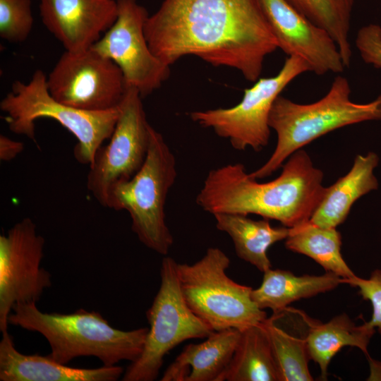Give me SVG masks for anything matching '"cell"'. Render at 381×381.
<instances>
[{
  "instance_id": "6da1fadb",
  "label": "cell",
  "mask_w": 381,
  "mask_h": 381,
  "mask_svg": "<svg viewBox=\"0 0 381 381\" xmlns=\"http://www.w3.org/2000/svg\"><path fill=\"white\" fill-rule=\"evenodd\" d=\"M144 31L153 54L169 66L193 55L250 82L278 48L260 0H164Z\"/></svg>"
},
{
  "instance_id": "52a82bcc",
  "label": "cell",
  "mask_w": 381,
  "mask_h": 381,
  "mask_svg": "<svg viewBox=\"0 0 381 381\" xmlns=\"http://www.w3.org/2000/svg\"><path fill=\"white\" fill-rule=\"evenodd\" d=\"M175 157L162 135L152 128L146 159L130 180L111 191L108 207L127 211L139 241L167 255L174 238L165 221V203L176 178Z\"/></svg>"
},
{
  "instance_id": "d6986e66",
  "label": "cell",
  "mask_w": 381,
  "mask_h": 381,
  "mask_svg": "<svg viewBox=\"0 0 381 381\" xmlns=\"http://www.w3.org/2000/svg\"><path fill=\"white\" fill-rule=\"evenodd\" d=\"M263 273L260 286L253 289L252 298L260 308H270L274 315L294 301L332 291L343 283L342 278L328 272L297 276L289 270L270 268Z\"/></svg>"
},
{
  "instance_id": "30bf717a",
  "label": "cell",
  "mask_w": 381,
  "mask_h": 381,
  "mask_svg": "<svg viewBox=\"0 0 381 381\" xmlns=\"http://www.w3.org/2000/svg\"><path fill=\"white\" fill-rule=\"evenodd\" d=\"M138 90L127 86L109 142L96 152L90 164L87 188L108 207L112 190L132 179L143 167L149 150L152 126Z\"/></svg>"
},
{
  "instance_id": "484cf974",
  "label": "cell",
  "mask_w": 381,
  "mask_h": 381,
  "mask_svg": "<svg viewBox=\"0 0 381 381\" xmlns=\"http://www.w3.org/2000/svg\"><path fill=\"white\" fill-rule=\"evenodd\" d=\"M34 18L31 0H0V37L12 43L24 42Z\"/></svg>"
},
{
  "instance_id": "cb8c5ba5",
  "label": "cell",
  "mask_w": 381,
  "mask_h": 381,
  "mask_svg": "<svg viewBox=\"0 0 381 381\" xmlns=\"http://www.w3.org/2000/svg\"><path fill=\"white\" fill-rule=\"evenodd\" d=\"M310 21L327 30L335 41L345 68L350 66L349 40L356 0H286Z\"/></svg>"
},
{
  "instance_id": "277c9868",
  "label": "cell",
  "mask_w": 381,
  "mask_h": 381,
  "mask_svg": "<svg viewBox=\"0 0 381 381\" xmlns=\"http://www.w3.org/2000/svg\"><path fill=\"white\" fill-rule=\"evenodd\" d=\"M349 82L338 75L327 93L310 104L294 102L282 95L271 109L269 125L277 135L274 150L260 168L249 173L255 179L272 175L296 151L342 127L367 121H381V95L366 104L351 101Z\"/></svg>"
},
{
  "instance_id": "3957f363",
  "label": "cell",
  "mask_w": 381,
  "mask_h": 381,
  "mask_svg": "<svg viewBox=\"0 0 381 381\" xmlns=\"http://www.w3.org/2000/svg\"><path fill=\"white\" fill-rule=\"evenodd\" d=\"M36 303L16 304L8 324L42 334L51 348L48 355L58 363L94 356L111 366L121 361L133 362L143 350L148 327L123 331L111 326L96 311L80 308L68 314L47 313Z\"/></svg>"
},
{
  "instance_id": "7a4b0ae2",
  "label": "cell",
  "mask_w": 381,
  "mask_h": 381,
  "mask_svg": "<svg viewBox=\"0 0 381 381\" xmlns=\"http://www.w3.org/2000/svg\"><path fill=\"white\" fill-rule=\"evenodd\" d=\"M281 174L258 182L241 163L210 170L196 197V203L212 215L231 213L260 215L292 228L308 221L325 190L323 172L300 149L283 164Z\"/></svg>"
},
{
  "instance_id": "e0dca14e",
  "label": "cell",
  "mask_w": 381,
  "mask_h": 381,
  "mask_svg": "<svg viewBox=\"0 0 381 381\" xmlns=\"http://www.w3.org/2000/svg\"><path fill=\"white\" fill-rule=\"evenodd\" d=\"M241 331L213 332L199 344L186 345L164 371L162 381H224Z\"/></svg>"
},
{
  "instance_id": "9c48e42d",
  "label": "cell",
  "mask_w": 381,
  "mask_h": 381,
  "mask_svg": "<svg viewBox=\"0 0 381 381\" xmlns=\"http://www.w3.org/2000/svg\"><path fill=\"white\" fill-rule=\"evenodd\" d=\"M308 71L310 68L303 59L289 56L277 75L258 78L252 87L245 89L236 105L194 111L189 116L199 126L228 140L233 148L243 151L250 147L260 152L269 143V116L275 99L292 80Z\"/></svg>"
},
{
  "instance_id": "4fadbf2b",
  "label": "cell",
  "mask_w": 381,
  "mask_h": 381,
  "mask_svg": "<svg viewBox=\"0 0 381 381\" xmlns=\"http://www.w3.org/2000/svg\"><path fill=\"white\" fill-rule=\"evenodd\" d=\"M118 16L111 28L91 47L114 62L127 86L141 97L159 88L169 75V66L150 49L144 28L149 16L136 0H117Z\"/></svg>"
},
{
  "instance_id": "4316f807",
  "label": "cell",
  "mask_w": 381,
  "mask_h": 381,
  "mask_svg": "<svg viewBox=\"0 0 381 381\" xmlns=\"http://www.w3.org/2000/svg\"><path fill=\"white\" fill-rule=\"evenodd\" d=\"M342 282L358 288L363 299L370 302L373 308L371 319L365 322L370 327L377 329L381 335V270H373L368 279L355 275L351 279H342Z\"/></svg>"
},
{
  "instance_id": "ffe728a7",
  "label": "cell",
  "mask_w": 381,
  "mask_h": 381,
  "mask_svg": "<svg viewBox=\"0 0 381 381\" xmlns=\"http://www.w3.org/2000/svg\"><path fill=\"white\" fill-rule=\"evenodd\" d=\"M216 227L231 238L237 256L262 272L272 268L267 250L273 244L285 240L290 229L272 226L270 219L253 220L248 215L218 213L213 215Z\"/></svg>"
},
{
  "instance_id": "f1b7e54d",
  "label": "cell",
  "mask_w": 381,
  "mask_h": 381,
  "mask_svg": "<svg viewBox=\"0 0 381 381\" xmlns=\"http://www.w3.org/2000/svg\"><path fill=\"white\" fill-rule=\"evenodd\" d=\"M24 149L23 143L0 135V159L8 162L16 158Z\"/></svg>"
},
{
  "instance_id": "7402d4cb",
  "label": "cell",
  "mask_w": 381,
  "mask_h": 381,
  "mask_svg": "<svg viewBox=\"0 0 381 381\" xmlns=\"http://www.w3.org/2000/svg\"><path fill=\"white\" fill-rule=\"evenodd\" d=\"M279 381L263 322L241 331L224 381Z\"/></svg>"
},
{
  "instance_id": "5b68a950",
  "label": "cell",
  "mask_w": 381,
  "mask_h": 381,
  "mask_svg": "<svg viewBox=\"0 0 381 381\" xmlns=\"http://www.w3.org/2000/svg\"><path fill=\"white\" fill-rule=\"evenodd\" d=\"M0 109L12 132L33 141L36 120H55L78 140L73 150L75 159L89 165L104 141L111 137L119 115V107L89 111L59 102L49 93L47 75L41 70L35 71L27 83L13 82L11 91L1 99Z\"/></svg>"
},
{
  "instance_id": "8992f818",
  "label": "cell",
  "mask_w": 381,
  "mask_h": 381,
  "mask_svg": "<svg viewBox=\"0 0 381 381\" xmlns=\"http://www.w3.org/2000/svg\"><path fill=\"white\" fill-rule=\"evenodd\" d=\"M230 259L221 249L207 248L193 264L176 263L183 296L193 313L214 332L242 331L264 322L266 312L252 298L253 289L232 280Z\"/></svg>"
},
{
  "instance_id": "f546056e",
  "label": "cell",
  "mask_w": 381,
  "mask_h": 381,
  "mask_svg": "<svg viewBox=\"0 0 381 381\" xmlns=\"http://www.w3.org/2000/svg\"><path fill=\"white\" fill-rule=\"evenodd\" d=\"M369 366L370 375L366 379L368 381H381V361L375 360L369 355L366 356Z\"/></svg>"
},
{
  "instance_id": "5bb4252c",
  "label": "cell",
  "mask_w": 381,
  "mask_h": 381,
  "mask_svg": "<svg viewBox=\"0 0 381 381\" xmlns=\"http://www.w3.org/2000/svg\"><path fill=\"white\" fill-rule=\"evenodd\" d=\"M280 48L289 56L303 59L318 75L340 73L344 65L339 48L329 33L315 24L286 0H260Z\"/></svg>"
},
{
  "instance_id": "d4e9b609",
  "label": "cell",
  "mask_w": 381,
  "mask_h": 381,
  "mask_svg": "<svg viewBox=\"0 0 381 381\" xmlns=\"http://www.w3.org/2000/svg\"><path fill=\"white\" fill-rule=\"evenodd\" d=\"M279 373V381H312L310 360L305 337L292 335L271 318L263 322Z\"/></svg>"
},
{
  "instance_id": "83f0119b",
  "label": "cell",
  "mask_w": 381,
  "mask_h": 381,
  "mask_svg": "<svg viewBox=\"0 0 381 381\" xmlns=\"http://www.w3.org/2000/svg\"><path fill=\"white\" fill-rule=\"evenodd\" d=\"M356 46L365 63L381 68V27L370 24L357 33Z\"/></svg>"
},
{
  "instance_id": "2e32d148",
  "label": "cell",
  "mask_w": 381,
  "mask_h": 381,
  "mask_svg": "<svg viewBox=\"0 0 381 381\" xmlns=\"http://www.w3.org/2000/svg\"><path fill=\"white\" fill-rule=\"evenodd\" d=\"M0 341L1 381H116L123 373L118 365L80 368L61 364L49 355L18 351L8 331Z\"/></svg>"
},
{
  "instance_id": "9a60e30c",
  "label": "cell",
  "mask_w": 381,
  "mask_h": 381,
  "mask_svg": "<svg viewBox=\"0 0 381 381\" xmlns=\"http://www.w3.org/2000/svg\"><path fill=\"white\" fill-rule=\"evenodd\" d=\"M42 22L65 51L90 49L118 16L117 0H39Z\"/></svg>"
},
{
  "instance_id": "ac0fdd59",
  "label": "cell",
  "mask_w": 381,
  "mask_h": 381,
  "mask_svg": "<svg viewBox=\"0 0 381 381\" xmlns=\"http://www.w3.org/2000/svg\"><path fill=\"white\" fill-rule=\"evenodd\" d=\"M379 162L377 154L373 151L356 155L350 171L325 188L309 222L324 228H337L342 224L358 199L378 188L374 171Z\"/></svg>"
},
{
  "instance_id": "ba28073f",
  "label": "cell",
  "mask_w": 381,
  "mask_h": 381,
  "mask_svg": "<svg viewBox=\"0 0 381 381\" xmlns=\"http://www.w3.org/2000/svg\"><path fill=\"white\" fill-rule=\"evenodd\" d=\"M176 262L164 257L160 285L146 316L150 327L140 356L128 366L123 381H152L157 378L164 356L184 341L206 338L214 331L188 306L181 290Z\"/></svg>"
},
{
  "instance_id": "603a6c76",
  "label": "cell",
  "mask_w": 381,
  "mask_h": 381,
  "mask_svg": "<svg viewBox=\"0 0 381 381\" xmlns=\"http://www.w3.org/2000/svg\"><path fill=\"white\" fill-rule=\"evenodd\" d=\"M289 229L285 239L288 250L310 258L325 272L334 273L343 279L356 275L341 255V236L337 228L321 227L308 220Z\"/></svg>"
},
{
  "instance_id": "7c38bea8",
  "label": "cell",
  "mask_w": 381,
  "mask_h": 381,
  "mask_svg": "<svg viewBox=\"0 0 381 381\" xmlns=\"http://www.w3.org/2000/svg\"><path fill=\"white\" fill-rule=\"evenodd\" d=\"M45 241L32 219L25 217L0 235V331L19 303H37L52 286L51 274L42 267Z\"/></svg>"
},
{
  "instance_id": "44dd1931",
  "label": "cell",
  "mask_w": 381,
  "mask_h": 381,
  "mask_svg": "<svg viewBox=\"0 0 381 381\" xmlns=\"http://www.w3.org/2000/svg\"><path fill=\"white\" fill-rule=\"evenodd\" d=\"M305 336L310 360L320 369L322 380L327 379V370L333 357L345 346L357 347L366 356L368 346L375 329L365 322L357 325L346 313L334 317L325 323L308 322Z\"/></svg>"
},
{
  "instance_id": "8fae6325",
  "label": "cell",
  "mask_w": 381,
  "mask_h": 381,
  "mask_svg": "<svg viewBox=\"0 0 381 381\" xmlns=\"http://www.w3.org/2000/svg\"><path fill=\"white\" fill-rule=\"evenodd\" d=\"M47 86L59 102L89 111L118 108L127 89L117 65L92 48L65 51L47 76Z\"/></svg>"
}]
</instances>
